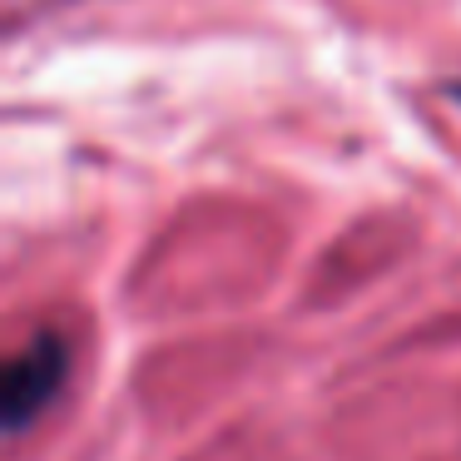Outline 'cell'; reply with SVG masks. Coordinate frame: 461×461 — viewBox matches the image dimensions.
<instances>
[{
	"label": "cell",
	"instance_id": "cell-1",
	"mask_svg": "<svg viewBox=\"0 0 461 461\" xmlns=\"http://www.w3.org/2000/svg\"><path fill=\"white\" fill-rule=\"evenodd\" d=\"M70 372V348L55 332H35L11 362H5V382H0V417L5 431H25L45 407L55 402V392L65 387Z\"/></svg>",
	"mask_w": 461,
	"mask_h": 461
}]
</instances>
